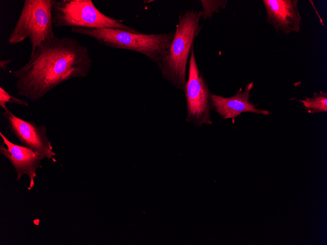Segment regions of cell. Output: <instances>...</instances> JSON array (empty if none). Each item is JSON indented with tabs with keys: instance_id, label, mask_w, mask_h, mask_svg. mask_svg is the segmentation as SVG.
Listing matches in <instances>:
<instances>
[{
	"instance_id": "cell-11",
	"label": "cell",
	"mask_w": 327,
	"mask_h": 245,
	"mask_svg": "<svg viewBox=\"0 0 327 245\" xmlns=\"http://www.w3.org/2000/svg\"><path fill=\"white\" fill-rule=\"evenodd\" d=\"M304 99H296L301 102L304 108L310 113L327 111V93L322 91L314 93L312 97H304Z\"/></svg>"
},
{
	"instance_id": "cell-3",
	"label": "cell",
	"mask_w": 327,
	"mask_h": 245,
	"mask_svg": "<svg viewBox=\"0 0 327 245\" xmlns=\"http://www.w3.org/2000/svg\"><path fill=\"white\" fill-rule=\"evenodd\" d=\"M202 17V11L194 9L180 14L169 52L156 64L163 78L184 91L188 58L195 39L203 27L199 23Z\"/></svg>"
},
{
	"instance_id": "cell-14",
	"label": "cell",
	"mask_w": 327,
	"mask_h": 245,
	"mask_svg": "<svg viewBox=\"0 0 327 245\" xmlns=\"http://www.w3.org/2000/svg\"><path fill=\"white\" fill-rule=\"evenodd\" d=\"M13 62L12 59H7L5 60H0V67L3 70L5 71L8 66Z\"/></svg>"
},
{
	"instance_id": "cell-12",
	"label": "cell",
	"mask_w": 327,
	"mask_h": 245,
	"mask_svg": "<svg viewBox=\"0 0 327 245\" xmlns=\"http://www.w3.org/2000/svg\"><path fill=\"white\" fill-rule=\"evenodd\" d=\"M204 9L202 11V17L204 20L210 19L214 13H219V10L225 9L228 2V0H200Z\"/></svg>"
},
{
	"instance_id": "cell-5",
	"label": "cell",
	"mask_w": 327,
	"mask_h": 245,
	"mask_svg": "<svg viewBox=\"0 0 327 245\" xmlns=\"http://www.w3.org/2000/svg\"><path fill=\"white\" fill-rule=\"evenodd\" d=\"M52 19L55 27L113 28L138 32L121 21L101 12L91 0H54Z\"/></svg>"
},
{
	"instance_id": "cell-13",
	"label": "cell",
	"mask_w": 327,
	"mask_h": 245,
	"mask_svg": "<svg viewBox=\"0 0 327 245\" xmlns=\"http://www.w3.org/2000/svg\"><path fill=\"white\" fill-rule=\"evenodd\" d=\"M8 103L16 104L27 107L29 103L24 100L20 99L10 94L1 87H0V106L4 109Z\"/></svg>"
},
{
	"instance_id": "cell-7",
	"label": "cell",
	"mask_w": 327,
	"mask_h": 245,
	"mask_svg": "<svg viewBox=\"0 0 327 245\" xmlns=\"http://www.w3.org/2000/svg\"><path fill=\"white\" fill-rule=\"evenodd\" d=\"M2 114L10 132L23 146L40 154L45 158L57 161L54 158L57 154L53 151L45 126L37 125L33 120H24L15 115L7 107L3 109Z\"/></svg>"
},
{
	"instance_id": "cell-8",
	"label": "cell",
	"mask_w": 327,
	"mask_h": 245,
	"mask_svg": "<svg viewBox=\"0 0 327 245\" xmlns=\"http://www.w3.org/2000/svg\"><path fill=\"white\" fill-rule=\"evenodd\" d=\"M0 136L5 148L0 145V153L12 164L17 173V180L21 179L23 175L28 176L30 181L29 190L35 185L34 179L37 170L42 167L41 162L45 157L40 154L24 146L13 143L9 140L1 132Z\"/></svg>"
},
{
	"instance_id": "cell-4",
	"label": "cell",
	"mask_w": 327,
	"mask_h": 245,
	"mask_svg": "<svg viewBox=\"0 0 327 245\" xmlns=\"http://www.w3.org/2000/svg\"><path fill=\"white\" fill-rule=\"evenodd\" d=\"M54 0H25L17 22L8 39L10 45H17L28 39L33 55L42 44L56 36L52 19Z\"/></svg>"
},
{
	"instance_id": "cell-1",
	"label": "cell",
	"mask_w": 327,
	"mask_h": 245,
	"mask_svg": "<svg viewBox=\"0 0 327 245\" xmlns=\"http://www.w3.org/2000/svg\"><path fill=\"white\" fill-rule=\"evenodd\" d=\"M93 60L89 48L68 36L45 42L23 66L11 71L17 95L36 102L63 83L87 76Z\"/></svg>"
},
{
	"instance_id": "cell-6",
	"label": "cell",
	"mask_w": 327,
	"mask_h": 245,
	"mask_svg": "<svg viewBox=\"0 0 327 245\" xmlns=\"http://www.w3.org/2000/svg\"><path fill=\"white\" fill-rule=\"evenodd\" d=\"M189 60L187 79L185 92L187 105L186 120L201 127L212 124L210 119V93L207 81L198 67L194 45Z\"/></svg>"
},
{
	"instance_id": "cell-9",
	"label": "cell",
	"mask_w": 327,
	"mask_h": 245,
	"mask_svg": "<svg viewBox=\"0 0 327 245\" xmlns=\"http://www.w3.org/2000/svg\"><path fill=\"white\" fill-rule=\"evenodd\" d=\"M266 14V22L277 33L285 35L299 33L302 17L298 7V0H263Z\"/></svg>"
},
{
	"instance_id": "cell-10",
	"label": "cell",
	"mask_w": 327,
	"mask_h": 245,
	"mask_svg": "<svg viewBox=\"0 0 327 245\" xmlns=\"http://www.w3.org/2000/svg\"><path fill=\"white\" fill-rule=\"evenodd\" d=\"M253 87L252 81L246 86L243 91L241 88L236 94L229 97L211 94V108L224 119L235 118L244 112L270 114L269 111L257 109L255 107L257 105L249 101L250 94Z\"/></svg>"
},
{
	"instance_id": "cell-2",
	"label": "cell",
	"mask_w": 327,
	"mask_h": 245,
	"mask_svg": "<svg viewBox=\"0 0 327 245\" xmlns=\"http://www.w3.org/2000/svg\"><path fill=\"white\" fill-rule=\"evenodd\" d=\"M70 32L94 39L98 44L115 49L140 53L157 64L169 53L175 31L147 34L113 28L72 27Z\"/></svg>"
}]
</instances>
